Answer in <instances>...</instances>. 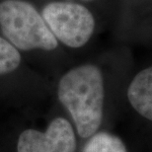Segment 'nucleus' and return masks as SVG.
<instances>
[{"instance_id": "f257e3e1", "label": "nucleus", "mask_w": 152, "mask_h": 152, "mask_svg": "<svg viewBox=\"0 0 152 152\" xmlns=\"http://www.w3.org/2000/svg\"><path fill=\"white\" fill-rule=\"evenodd\" d=\"M58 99L71 115L79 135H93L102 123L104 107V82L100 69L84 64L69 70L59 81Z\"/></svg>"}, {"instance_id": "423d86ee", "label": "nucleus", "mask_w": 152, "mask_h": 152, "mask_svg": "<svg viewBox=\"0 0 152 152\" xmlns=\"http://www.w3.org/2000/svg\"><path fill=\"white\" fill-rule=\"evenodd\" d=\"M83 152H126V148L117 136L107 132H99L90 138Z\"/></svg>"}, {"instance_id": "0eeeda50", "label": "nucleus", "mask_w": 152, "mask_h": 152, "mask_svg": "<svg viewBox=\"0 0 152 152\" xmlns=\"http://www.w3.org/2000/svg\"><path fill=\"white\" fill-rule=\"evenodd\" d=\"M21 56L13 45L0 37V75L12 72L19 66Z\"/></svg>"}, {"instance_id": "20e7f679", "label": "nucleus", "mask_w": 152, "mask_h": 152, "mask_svg": "<svg viewBox=\"0 0 152 152\" xmlns=\"http://www.w3.org/2000/svg\"><path fill=\"white\" fill-rule=\"evenodd\" d=\"M73 129L62 118L53 120L47 132L25 130L18 141V152H75Z\"/></svg>"}, {"instance_id": "7ed1b4c3", "label": "nucleus", "mask_w": 152, "mask_h": 152, "mask_svg": "<svg viewBox=\"0 0 152 152\" xmlns=\"http://www.w3.org/2000/svg\"><path fill=\"white\" fill-rule=\"evenodd\" d=\"M42 16L57 41L69 48L83 47L95 30L93 14L78 3L50 2L42 9Z\"/></svg>"}, {"instance_id": "f03ea898", "label": "nucleus", "mask_w": 152, "mask_h": 152, "mask_svg": "<svg viewBox=\"0 0 152 152\" xmlns=\"http://www.w3.org/2000/svg\"><path fill=\"white\" fill-rule=\"evenodd\" d=\"M0 27L7 41L22 50H53L58 42L31 3L6 0L0 3Z\"/></svg>"}, {"instance_id": "39448f33", "label": "nucleus", "mask_w": 152, "mask_h": 152, "mask_svg": "<svg viewBox=\"0 0 152 152\" xmlns=\"http://www.w3.org/2000/svg\"><path fill=\"white\" fill-rule=\"evenodd\" d=\"M127 98L139 115L152 121V66L135 75L129 84Z\"/></svg>"}]
</instances>
